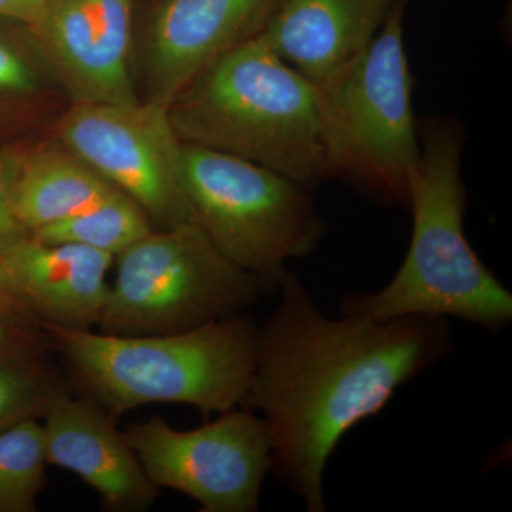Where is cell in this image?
I'll return each instance as SVG.
<instances>
[{"label": "cell", "mask_w": 512, "mask_h": 512, "mask_svg": "<svg viewBox=\"0 0 512 512\" xmlns=\"http://www.w3.org/2000/svg\"><path fill=\"white\" fill-rule=\"evenodd\" d=\"M278 291V308L258 328L242 407L268 424L276 477L306 510L323 512V477L339 441L450 353V328L429 316L330 319L289 269Z\"/></svg>", "instance_id": "1"}, {"label": "cell", "mask_w": 512, "mask_h": 512, "mask_svg": "<svg viewBox=\"0 0 512 512\" xmlns=\"http://www.w3.org/2000/svg\"><path fill=\"white\" fill-rule=\"evenodd\" d=\"M461 131L424 128L410 180L413 232L397 274L375 293H353L340 315L376 320L457 318L500 333L512 320V295L478 258L464 232L467 195L461 175Z\"/></svg>", "instance_id": "2"}, {"label": "cell", "mask_w": 512, "mask_h": 512, "mask_svg": "<svg viewBox=\"0 0 512 512\" xmlns=\"http://www.w3.org/2000/svg\"><path fill=\"white\" fill-rule=\"evenodd\" d=\"M167 109L181 143L264 165L311 190L326 180L318 86L262 35L205 67Z\"/></svg>", "instance_id": "3"}, {"label": "cell", "mask_w": 512, "mask_h": 512, "mask_svg": "<svg viewBox=\"0 0 512 512\" xmlns=\"http://www.w3.org/2000/svg\"><path fill=\"white\" fill-rule=\"evenodd\" d=\"M43 329L84 396L116 419L157 403L225 413L244 406L254 376L258 326L244 313L167 335Z\"/></svg>", "instance_id": "4"}, {"label": "cell", "mask_w": 512, "mask_h": 512, "mask_svg": "<svg viewBox=\"0 0 512 512\" xmlns=\"http://www.w3.org/2000/svg\"><path fill=\"white\" fill-rule=\"evenodd\" d=\"M318 90L326 178L356 185L384 204L409 207L420 137L403 2L392 6L372 43Z\"/></svg>", "instance_id": "5"}, {"label": "cell", "mask_w": 512, "mask_h": 512, "mask_svg": "<svg viewBox=\"0 0 512 512\" xmlns=\"http://www.w3.org/2000/svg\"><path fill=\"white\" fill-rule=\"evenodd\" d=\"M181 181L191 221L262 292L278 291L286 264L325 235L311 188L264 165L183 143Z\"/></svg>", "instance_id": "6"}, {"label": "cell", "mask_w": 512, "mask_h": 512, "mask_svg": "<svg viewBox=\"0 0 512 512\" xmlns=\"http://www.w3.org/2000/svg\"><path fill=\"white\" fill-rule=\"evenodd\" d=\"M116 276L101 333L167 335L231 318L254 305L261 286L229 261L192 221L153 232L114 258Z\"/></svg>", "instance_id": "7"}, {"label": "cell", "mask_w": 512, "mask_h": 512, "mask_svg": "<svg viewBox=\"0 0 512 512\" xmlns=\"http://www.w3.org/2000/svg\"><path fill=\"white\" fill-rule=\"evenodd\" d=\"M126 436L156 487L187 495L202 512L258 511L272 436L252 410L237 407L185 431L153 417L131 424Z\"/></svg>", "instance_id": "8"}, {"label": "cell", "mask_w": 512, "mask_h": 512, "mask_svg": "<svg viewBox=\"0 0 512 512\" xmlns=\"http://www.w3.org/2000/svg\"><path fill=\"white\" fill-rule=\"evenodd\" d=\"M59 143L146 211L154 229L191 221L181 181V143L167 107L72 104L56 126Z\"/></svg>", "instance_id": "9"}, {"label": "cell", "mask_w": 512, "mask_h": 512, "mask_svg": "<svg viewBox=\"0 0 512 512\" xmlns=\"http://www.w3.org/2000/svg\"><path fill=\"white\" fill-rule=\"evenodd\" d=\"M136 0H45L29 30L72 104H133Z\"/></svg>", "instance_id": "10"}, {"label": "cell", "mask_w": 512, "mask_h": 512, "mask_svg": "<svg viewBox=\"0 0 512 512\" xmlns=\"http://www.w3.org/2000/svg\"><path fill=\"white\" fill-rule=\"evenodd\" d=\"M278 0H164L148 28L146 101L168 107L205 67L261 35Z\"/></svg>", "instance_id": "11"}, {"label": "cell", "mask_w": 512, "mask_h": 512, "mask_svg": "<svg viewBox=\"0 0 512 512\" xmlns=\"http://www.w3.org/2000/svg\"><path fill=\"white\" fill-rule=\"evenodd\" d=\"M43 419L47 463L76 474L100 495L107 511L136 512L154 504L151 483L117 419L89 397L60 389Z\"/></svg>", "instance_id": "12"}, {"label": "cell", "mask_w": 512, "mask_h": 512, "mask_svg": "<svg viewBox=\"0 0 512 512\" xmlns=\"http://www.w3.org/2000/svg\"><path fill=\"white\" fill-rule=\"evenodd\" d=\"M392 6V0H278L261 35L319 86L372 43Z\"/></svg>", "instance_id": "13"}, {"label": "cell", "mask_w": 512, "mask_h": 512, "mask_svg": "<svg viewBox=\"0 0 512 512\" xmlns=\"http://www.w3.org/2000/svg\"><path fill=\"white\" fill-rule=\"evenodd\" d=\"M43 323L70 329L99 325L114 256L77 244L26 237L0 258Z\"/></svg>", "instance_id": "14"}, {"label": "cell", "mask_w": 512, "mask_h": 512, "mask_svg": "<svg viewBox=\"0 0 512 512\" xmlns=\"http://www.w3.org/2000/svg\"><path fill=\"white\" fill-rule=\"evenodd\" d=\"M114 190L62 144L46 146L26 151L13 192V211L20 227L32 235L80 214Z\"/></svg>", "instance_id": "15"}, {"label": "cell", "mask_w": 512, "mask_h": 512, "mask_svg": "<svg viewBox=\"0 0 512 512\" xmlns=\"http://www.w3.org/2000/svg\"><path fill=\"white\" fill-rule=\"evenodd\" d=\"M154 231L146 211L119 188L106 198L62 222L29 235L43 244H77L116 258Z\"/></svg>", "instance_id": "16"}, {"label": "cell", "mask_w": 512, "mask_h": 512, "mask_svg": "<svg viewBox=\"0 0 512 512\" xmlns=\"http://www.w3.org/2000/svg\"><path fill=\"white\" fill-rule=\"evenodd\" d=\"M46 439L39 419L0 433V512H35L46 485Z\"/></svg>", "instance_id": "17"}, {"label": "cell", "mask_w": 512, "mask_h": 512, "mask_svg": "<svg viewBox=\"0 0 512 512\" xmlns=\"http://www.w3.org/2000/svg\"><path fill=\"white\" fill-rule=\"evenodd\" d=\"M63 383L45 359L0 363V433L20 421L42 419Z\"/></svg>", "instance_id": "18"}, {"label": "cell", "mask_w": 512, "mask_h": 512, "mask_svg": "<svg viewBox=\"0 0 512 512\" xmlns=\"http://www.w3.org/2000/svg\"><path fill=\"white\" fill-rule=\"evenodd\" d=\"M55 80L32 33L25 42L0 32V97H26Z\"/></svg>", "instance_id": "19"}, {"label": "cell", "mask_w": 512, "mask_h": 512, "mask_svg": "<svg viewBox=\"0 0 512 512\" xmlns=\"http://www.w3.org/2000/svg\"><path fill=\"white\" fill-rule=\"evenodd\" d=\"M26 151L0 148V258L26 237L13 211V192Z\"/></svg>", "instance_id": "20"}, {"label": "cell", "mask_w": 512, "mask_h": 512, "mask_svg": "<svg viewBox=\"0 0 512 512\" xmlns=\"http://www.w3.org/2000/svg\"><path fill=\"white\" fill-rule=\"evenodd\" d=\"M55 348L46 330L0 313V363L45 359Z\"/></svg>", "instance_id": "21"}, {"label": "cell", "mask_w": 512, "mask_h": 512, "mask_svg": "<svg viewBox=\"0 0 512 512\" xmlns=\"http://www.w3.org/2000/svg\"><path fill=\"white\" fill-rule=\"evenodd\" d=\"M0 313L23 320V322L37 326V328L45 326V323L39 318V315L32 308L28 299L20 292L12 276L6 271L2 261H0Z\"/></svg>", "instance_id": "22"}, {"label": "cell", "mask_w": 512, "mask_h": 512, "mask_svg": "<svg viewBox=\"0 0 512 512\" xmlns=\"http://www.w3.org/2000/svg\"><path fill=\"white\" fill-rule=\"evenodd\" d=\"M43 5L45 0H0V19L30 28L39 18Z\"/></svg>", "instance_id": "23"}]
</instances>
